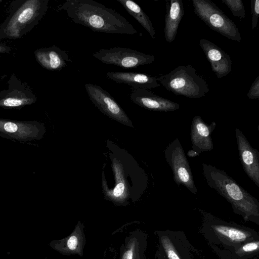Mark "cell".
<instances>
[{
  "mask_svg": "<svg viewBox=\"0 0 259 259\" xmlns=\"http://www.w3.org/2000/svg\"><path fill=\"white\" fill-rule=\"evenodd\" d=\"M59 8L65 11L75 23L95 32L125 34L137 32L119 13L93 0H67Z\"/></svg>",
  "mask_w": 259,
  "mask_h": 259,
  "instance_id": "cell-1",
  "label": "cell"
},
{
  "mask_svg": "<svg viewBox=\"0 0 259 259\" xmlns=\"http://www.w3.org/2000/svg\"><path fill=\"white\" fill-rule=\"evenodd\" d=\"M130 98L134 103L150 110L169 112L180 107L177 103L157 96L146 89H133Z\"/></svg>",
  "mask_w": 259,
  "mask_h": 259,
  "instance_id": "cell-13",
  "label": "cell"
},
{
  "mask_svg": "<svg viewBox=\"0 0 259 259\" xmlns=\"http://www.w3.org/2000/svg\"><path fill=\"white\" fill-rule=\"evenodd\" d=\"M116 1L124 8L129 14L139 22L152 38H155V30L151 21L137 3L131 0Z\"/></svg>",
  "mask_w": 259,
  "mask_h": 259,
  "instance_id": "cell-20",
  "label": "cell"
},
{
  "mask_svg": "<svg viewBox=\"0 0 259 259\" xmlns=\"http://www.w3.org/2000/svg\"><path fill=\"white\" fill-rule=\"evenodd\" d=\"M258 244L259 242L258 240L249 241L243 244L240 248V251H241V252L245 253L258 251Z\"/></svg>",
  "mask_w": 259,
  "mask_h": 259,
  "instance_id": "cell-24",
  "label": "cell"
},
{
  "mask_svg": "<svg viewBox=\"0 0 259 259\" xmlns=\"http://www.w3.org/2000/svg\"><path fill=\"white\" fill-rule=\"evenodd\" d=\"M46 132L43 123L37 121H19L0 118V134L21 142L39 140Z\"/></svg>",
  "mask_w": 259,
  "mask_h": 259,
  "instance_id": "cell-10",
  "label": "cell"
},
{
  "mask_svg": "<svg viewBox=\"0 0 259 259\" xmlns=\"http://www.w3.org/2000/svg\"><path fill=\"white\" fill-rule=\"evenodd\" d=\"M113 169L116 177V186L114 189L110 190L107 188L104 178L102 179V188L104 194L111 195L114 198H119L127 194L126 184L123 179V171L121 166L116 161L113 163Z\"/></svg>",
  "mask_w": 259,
  "mask_h": 259,
  "instance_id": "cell-21",
  "label": "cell"
},
{
  "mask_svg": "<svg viewBox=\"0 0 259 259\" xmlns=\"http://www.w3.org/2000/svg\"><path fill=\"white\" fill-rule=\"evenodd\" d=\"M84 86L90 99L100 111L120 123L133 127L132 121L109 93L97 84L86 83Z\"/></svg>",
  "mask_w": 259,
  "mask_h": 259,
  "instance_id": "cell-9",
  "label": "cell"
},
{
  "mask_svg": "<svg viewBox=\"0 0 259 259\" xmlns=\"http://www.w3.org/2000/svg\"><path fill=\"white\" fill-rule=\"evenodd\" d=\"M166 161L171 167L174 180L193 194L197 193L191 167L179 140L176 138L165 148Z\"/></svg>",
  "mask_w": 259,
  "mask_h": 259,
  "instance_id": "cell-6",
  "label": "cell"
},
{
  "mask_svg": "<svg viewBox=\"0 0 259 259\" xmlns=\"http://www.w3.org/2000/svg\"><path fill=\"white\" fill-rule=\"evenodd\" d=\"M178 232H164L161 243L166 259H190L187 246L180 243Z\"/></svg>",
  "mask_w": 259,
  "mask_h": 259,
  "instance_id": "cell-18",
  "label": "cell"
},
{
  "mask_svg": "<svg viewBox=\"0 0 259 259\" xmlns=\"http://www.w3.org/2000/svg\"><path fill=\"white\" fill-rule=\"evenodd\" d=\"M106 76L117 83H122L133 89H150L160 86L157 76L138 72H108Z\"/></svg>",
  "mask_w": 259,
  "mask_h": 259,
  "instance_id": "cell-16",
  "label": "cell"
},
{
  "mask_svg": "<svg viewBox=\"0 0 259 259\" xmlns=\"http://www.w3.org/2000/svg\"><path fill=\"white\" fill-rule=\"evenodd\" d=\"M166 13L165 16L164 37L168 42L175 40L179 24L184 15L181 0L166 1Z\"/></svg>",
  "mask_w": 259,
  "mask_h": 259,
  "instance_id": "cell-17",
  "label": "cell"
},
{
  "mask_svg": "<svg viewBox=\"0 0 259 259\" xmlns=\"http://www.w3.org/2000/svg\"><path fill=\"white\" fill-rule=\"evenodd\" d=\"M157 77L163 87L177 95L198 98L209 92L206 80L191 64L180 65L168 73Z\"/></svg>",
  "mask_w": 259,
  "mask_h": 259,
  "instance_id": "cell-4",
  "label": "cell"
},
{
  "mask_svg": "<svg viewBox=\"0 0 259 259\" xmlns=\"http://www.w3.org/2000/svg\"><path fill=\"white\" fill-rule=\"evenodd\" d=\"M195 14L211 29L229 39L240 42L239 29L214 3L210 0H192Z\"/></svg>",
  "mask_w": 259,
  "mask_h": 259,
  "instance_id": "cell-5",
  "label": "cell"
},
{
  "mask_svg": "<svg viewBox=\"0 0 259 259\" xmlns=\"http://www.w3.org/2000/svg\"><path fill=\"white\" fill-rule=\"evenodd\" d=\"M202 174L209 187L229 201L236 213L244 218L258 217V200L224 170L203 163Z\"/></svg>",
  "mask_w": 259,
  "mask_h": 259,
  "instance_id": "cell-2",
  "label": "cell"
},
{
  "mask_svg": "<svg viewBox=\"0 0 259 259\" xmlns=\"http://www.w3.org/2000/svg\"><path fill=\"white\" fill-rule=\"evenodd\" d=\"M247 96L250 99L259 98V76L256 77L252 83Z\"/></svg>",
  "mask_w": 259,
  "mask_h": 259,
  "instance_id": "cell-25",
  "label": "cell"
},
{
  "mask_svg": "<svg viewBox=\"0 0 259 259\" xmlns=\"http://www.w3.org/2000/svg\"><path fill=\"white\" fill-rule=\"evenodd\" d=\"M77 245V238L75 236H71L67 241V245L71 250H74Z\"/></svg>",
  "mask_w": 259,
  "mask_h": 259,
  "instance_id": "cell-26",
  "label": "cell"
},
{
  "mask_svg": "<svg viewBox=\"0 0 259 259\" xmlns=\"http://www.w3.org/2000/svg\"><path fill=\"white\" fill-rule=\"evenodd\" d=\"M7 88L0 91V107L20 109L35 103L37 97L30 87L12 73L7 81Z\"/></svg>",
  "mask_w": 259,
  "mask_h": 259,
  "instance_id": "cell-8",
  "label": "cell"
},
{
  "mask_svg": "<svg viewBox=\"0 0 259 259\" xmlns=\"http://www.w3.org/2000/svg\"><path fill=\"white\" fill-rule=\"evenodd\" d=\"M230 10L234 16L240 19L245 18L244 6L241 0H222Z\"/></svg>",
  "mask_w": 259,
  "mask_h": 259,
  "instance_id": "cell-22",
  "label": "cell"
},
{
  "mask_svg": "<svg viewBox=\"0 0 259 259\" xmlns=\"http://www.w3.org/2000/svg\"><path fill=\"white\" fill-rule=\"evenodd\" d=\"M3 2L2 0H0V3H2Z\"/></svg>",
  "mask_w": 259,
  "mask_h": 259,
  "instance_id": "cell-30",
  "label": "cell"
},
{
  "mask_svg": "<svg viewBox=\"0 0 259 259\" xmlns=\"http://www.w3.org/2000/svg\"><path fill=\"white\" fill-rule=\"evenodd\" d=\"M187 155L189 157H193L198 156L199 154L198 153H197L196 152H195L194 150H193V149H191L188 152Z\"/></svg>",
  "mask_w": 259,
  "mask_h": 259,
  "instance_id": "cell-29",
  "label": "cell"
},
{
  "mask_svg": "<svg viewBox=\"0 0 259 259\" xmlns=\"http://www.w3.org/2000/svg\"><path fill=\"white\" fill-rule=\"evenodd\" d=\"M37 63L44 68L50 71H59L72 62L66 51L53 45L41 48L34 51Z\"/></svg>",
  "mask_w": 259,
  "mask_h": 259,
  "instance_id": "cell-15",
  "label": "cell"
},
{
  "mask_svg": "<svg viewBox=\"0 0 259 259\" xmlns=\"http://www.w3.org/2000/svg\"><path fill=\"white\" fill-rule=\"evenodd\" d=\"M12 50V48L2 43H0V53L2 54H9L11 52Z\"/></svg>",
  "mask_w": 259,
  "mask_h": 259,
  "instance_id": "cell-27",
  "label": "cell"
},
{
  "mask_svg": "<svg viewBox=\"0 0 259 259\" xmlns=\"http://www.w3.org/2000/svg\"><path fill=\"white\" fill-rule=\"evenodd\" d=\"M164 259H166V258L164 257Z\"/></svg>",
  "mask_w": 259,
  "mask_h": 259,
  "instance_id": "cell-31",
  "label": "cell"
},
{
  "mask_svg": "<svg viewBox=\"0 0 259 259\" xmlns=\"http://www.w3.org/2000/svg\"><path fill=\"white\" fill-rule=\"evenodd\" d=\"M133 258V252L132 250H128L126 251L123 255L122 259H132Z\"/></svg>",
  "mask_w": 259,
  "mask_h": 259,
  "instance_id": "cell-28",
  "label": "cell"
},
{
  "mask_svg": "<svg viewBox=\"0 0 259 259\" xmlns=\"http://www.w3.org/2000/svg\"><path fill=\"white\" fill-rule=\"evenodd\" d=\"M239 159L247 176L259 187V152L252 148L243 133L235 128Z\"/></svg>",
  "mask_w": 259,
  "mask_h": 259,
  "instance_id": "cell-11",
  "label": "cell"
},
{
  "mask_svg": "<svg viewBox=\"0 0 259 259\" xmlns=\"http://www.w3.org/2000/svg\"><path fill=\"white\" fill-rule=\"evenodd\" d=\"M92 55L105 64L126 68L150 64L155 61V57L152 55L121 47L102 49Z\"/></svg>",
  "mask_w": 259,
  "mask_h": 259,
  "instance_id": "cell-7",
  "label": "cell"
},
{
  "mask_svg": "<svg viewBox=\"0 0 259 259\" xmlns=\"http://www.w3.org/2000/svg\"><path fill=\"white\" fill-rule=\"evenodd\" d=\"M49 0H14L0 25V40L22 38L36 26L48 9Z\"/></svg>",
  "mask_w": 259,
  "mask_h": 259,
  "instance_id": "cell-3",
  "label": "cell"
},
{
  "mask_svg": "<svg viewBox=\"0 0 259 259\" xmlns=\"http://www.w3.org/2000/svg\"><path fill=\"white\" fill-rule=\"evenodd\" d=\"M251 9L252 15V29H254L258 22L259 15V0L251 1Z\"/></svg>",
  "mask_w": 259,
  "mask_h": 259,
  "instance_id": "cell-23",
  "label": "cell"
},
{
  "mask_svg": "<svg viewBox=\"0 0 259 259\" xmlns=\"http://www.w3.org/2000/svg\"><path fill=\"white\" fill-rule=\"evenodd\" d=\"M216 123H206L199 115L192 119L190 138L192 149L199 154L201 152L211 151L213 148L211 134L214 130Z\"/></svg>",
  "mask_w": 259,
  "mask_h": 259,
  "instance_id": "cell-14",
  "label": "cell"
},
{
  "mask_svg": "<svg viewBox=\"0 0 259 259\" xmlns=\"http://www.w3.org/2000/svg\"><path fill=\"white\" fill-rule=\"evenodd\" d=\"M199 44L212 71L218 78L226 76L232 71V61L228 54L207 39H200Z\"/></svg>",
  "mask_w": 259,
  "mask_h": 259,
  "instance_id": "cell-12",
  "label": "cell"
},
{
  "mask_svg": "<svg viewBox=\"0 0 259 259\" xmlns=\"http://www.w3.org/2000/svg\"><path fill=\"white\" fill-rule=\"evenodd\" d=\"M211 227L217 235L231 243H241L251 241V233L242 228L222 223L212 224Z\"/></svg>",
  "mask_w": 259,
  "mask_h": 259,
  "instance_id": "cell-19",
  "label": "cell"
}]
</instances>
